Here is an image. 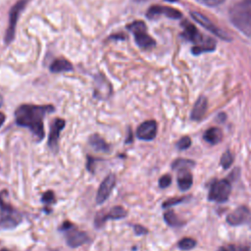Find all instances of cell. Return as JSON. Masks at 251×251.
<instances>
[{"label":"cell","instance_id":"obj_5","mask_svg":"<svg viewBox=\"0 0 251 251\" xmlns=\"http://www.w3.org/2000/svg\"><path fill=\"white\" fill-rule=\"evenodd\" d=\"M60 230L66 233L67 244L71 247H78L89 241V236L86 232L76 229V227L70 222H65Z\"/></svg>","mask_w":251,"mask_h":251},{"label":"cell","instance_id":"obj_17","mask_svg":"<svg viewBox=\"0 0 251 251\" xmlns=\"http://www.w3.org/2000/svg\"><path fill=\"white\" fill-rule=\"evenodd\" d=\"M89 144L94 150L98 152L107 153L110 151V145L98 134H92L89 137Z\"/></svg>","mask_w":251,"mask_h":251},{"label":"cell","instance_id":"obj_1","mask_svg":"<svg viewBox=\"0 0 251 251\" xmlns=\"http://www.w3.org/2000/svg\"><path fill=\"white\" fill-rule=\"evenodd\" d=\"M52 105H31L24 104L17 108L15 112L16 123L20 126L28 128L37 141L44 137V117L53 112Z\"/></svg>","mask_w":251,"mask_h":251},{"label":"cell","instance_id":"obj_25","mask_svg":"<svg viewBox=\"0 0 251 251\" xmlns=\"http://www.w3.org/2000/svg\"><path fill=\"white\" fill-rule=\"evenodd\" d=\"M171 182H172V177L169 175H165L159 179V185L161 188L168 187L171 184Z\"/></svg>","mask_w":251,"mask_h":251},{"label":"cell","instance_id":"obj_3","mask_svg":"<svg viewBox=\"0 0 251 251\" xmlns=\"http://www.w3.org/2000/svg\"><path fill=\"white\" fill-rule=\"evenodd\" d=\"M22 218L19 212L8 205L0 194V228H13L18 226Z\"/></svg>","mask_w":251,"mask_h":251},{"label":"cell","instance_id":"obj_10","mask_svg":"<svg viewBox=\"0 0 251 251\" xmlns=\"http://www.w3.org/2000/svg\"><path fill=\"white\" fill-rule=\"evenodd\" d=\"M226 222L231 226L251 223V213L246 207L240 206L226 217Z\"/></svg>","mask_w":251,"mask_h":251},{"label":"cell","instance_id":"obj_6","mask_svg":"<svg viewBox=\"0 0 251 251\" xmlns=\"http://www.w3.org/2000/svg\"><path fill=\"white\" fill-rule=\"evenodd\" d=\"M231 191V185L226 179H220L213 182L209 191V200L216 202H225L228 199Z\"/></svg>","mask_w":251,"mask_h":251},{"label":"cell","instance_id":"obj_12","mask_svg":"<svg viewBox=\"0 0 251 251\" xmlns=\"http://www.w3.org/2000/svg\"><path fill=\"white\" fill-rule=\"evenodd\" d=\"M126 210L121 207V206H115L113 207L108 213H106L103 216H97L95 219V226H101L102 225H104V223L108 220H118L121 218L126 217Z\"/></svg>","mask_w":251,"mask_h":251},{"label":"cell","instance_id":"obj_4","mask_svg":"<svg viewBox=\"0 0 251 251\" xmlns=\"http://www.w3.org/2000/svg\"><path fill=\"white\" fill-rule=\"evenodd\" d=\"M127 28L132 32L135 42L140 48L149 49L155 45L154 39L146 31V25L143 22H133L127 25Z\"/></svg>","mask_w":251,"mask_h":251},{"label":"cell","instance_id":"obj_22","mask_svg":"<svg viewBox=\"0 0 251 251\" xmlns=\"http://www.w3.org/2000/svg\"><path fill=\"white\" fill-rule=\"evenodd\" d=\"M232 161H233V158H232V155L230 154V152L226 151L221 158V165L224 169H227L232 164Z\"/></svg>","mask_w":251,"mask_h":251},{"label":"cell","instance_id":"obj_18","mask_svg":"<svg viewBox=\"0 0 251 251\" xmlns=\"http://www.w3.org/2000/svg\"><path fill=\"white\" fill-rule=\"evenodd\" d=\"M50 72L52 73H63L70 72L73 70V65L66 59H56L50 65Z\"/></svg>","mask_w":251,"mask_h":251},{"label":"cell","instance_id":"obj_26","mask_svg":"<svg viewBox=\"0 0 251 251\" xmlns=\"http://www.w3.org/2000/svg\"><path fill=\"white\" fill-rule=\"evenodd\" d=\"M54 200H55V196H54L53 191H47V192H45V193L43 194V196H42V201H43L44 203L50 204V203L54 202Z\"/></svg>","mask_w":251,"mask_h":251},{"label":"cell","instance_id":"obj_13","mask_svg":"<svg viewBox=\"0 0 251 251\" xmlns=\"http://www.w3.org/2000/svg\"><path fill=\"white\" fill-rule=\"evenodd\" d=\"M160 14H164L167 17L173 18V19H178L181 14L173 8L170 7H163V6H152L148 11H147V17L149 19L154 18L155 16H158Z\"/></svg>","mask_w":251,"mask_h":251},{"label":"cell","instance_id":"obj_31","mask_svg":"<svg viewBox=\"0 0 251 251\" xmlns=\"http://www.w3.org/2000/svg\"><path fill=\"white\" fill-rule=\"evenodd\" d=\"M219 251H227L226 249H225V248H220V250Z\"/></svg>","mask_w":251,"mask_h":251},{"label":"cell","instance_id":"obj_30","mask_svg":"<svg viewBox=\"0 0 251 251\" xmlns=\"http://www.w3.org/2000/svg\"><path fill=\"white\" fill-rule=\"evenodd\" d=\"M5 119H6L5 115H4L2 112H0V127H1V126H2V125L4 124V122H5Z\"/></svg>","mask_w":251,"mask_h":251},{"label":"cell","instance_id":"obj_27","mask_svg":"<svg viewBox=\"0 0 251 251\" xmlns=\"http://www.w3.org/2000/svg\"><path fill=\"white\" fill-rule=\"evenodd\" d=\"M199 2L208 5V6H217L221 3H223L225 0H198Z\"/></svg>","mask_w":251,"mask_h":251},{"label":"cell","instance_id":"obj_8","mask_svg":"<svg viewBox=\"0 0 251 251\" xmlns=\"http://www.w3.org/2000/svg\"><path fill=\"white\" fill-rule=\"evenodd\" d=\"M115 184H116V176L114 175H109L103 179L96 194V202L98 204H102L108 199L113 188L115 187Z\"/></svg>","mask_w":251,"mask_h":251},{"label":"cell","instance_id":"obj_19","mask_svg":"<svg viewBox=\"0 0 251 251\" xmlns=\"http://www.w3.org/2000/svg\"><path fill=\"white\" fill-rule=\"evenodd\" d=\"M223 137V133L222 130L218 127H210L206 130V132L203 135V138L205 141H207L208 143L214 145L219 143L222 140Z\"/></svg>","mask_w":251,"mask_h":251},{"label":"cell","instance_id":"obj_16","mask_svg":"<svg viewBox=\"0 0 251 251\" xmlns=\"http://www.w3.org/2000/svg\"><path fill=\"white\" fill-rule=\"evenodd\" d=\"M177 184L181 190H187L192 184V175L187 169H180L177 176Z\"/></svg>","mask_w":251,"mask_h":251},{"label":"cell","instance_id":"obj_29","mask_svg":"<svg viewBox=\"0 0 251 251\" xmlns=\"http://www.w3.org/2000/svg\"><path fill=\"white\" fill-rule=\"evenodd\" d=\"M134 230H135V232H136L137 234H143V233L146 232V229H145L143 226H139V225L134 226Z\"/></svg>","mask_w":251,"mask_h":251},{"label":"cell","instance_id":"obj_14","mask_svg":"<svg viewBox=\"0 0 251 251\" xmlns=\"http://www.w3.org/2000/svg\"><path fill=\"white\" fill-rule=\"evenodd\" d=\"M191 16H192V18H193L195 21H197L201 25H203L205 28H207V29L210 30L211 32L215 33L216 35H218V36H220V37L226 38V36L222 33V31H221L209 19H207L205 16H203V15H201L200 13H197V12H191Z\"/></svg>","mask_w":251,"mask_h":251},{"label":"cell","instance_id":"obj_21","mask_svg":"<svg viewBox=\"0 0 251 251\" xmlns=\"http://www.w3.org/2000/svg\"><path fill=\"white\" fill-rule=\"evenodd\" d=\"M196 245V241L189 237H184L178 242V247L181 250H189L192 249Z\"/></svg>","mask_w":251,"mask_h":251},{"label":"cell","instance_id":"obj_7","mask_svg":"<svg viewBox=\"0 0 251 251\" xmlns=\"http://www.w3.org/2000/svg\"><path fill=\"white\" fill-rule=\"evenodd\" d=\"M28 2V0H19L11 9L10 11V15H9V25L5 34V42L8 44L10 43L15 35V29H16V25L19 19V15L20 13L24 10V8L25 7L26 3Z\"/></svg>","mask_w":251,"mask_h":251},{"label":"cell","instance_id":"obj_2","mask_svg":"<svg viewBox=\"0 0 251 251\" xmlns=\"http://www.w3.org/2000/svg\"><path fill=\"white\" fill-rule=\"evenodd\" d=\"M229 19L240 32L251 37V0L235 3L229 11Z\"/></svg>","mask_w":251,"mask_h":251},{"label":"cell","instance_id":"obj_24","mask_svg":"<svg viewBox=\"0 0 251 251\" xmlns=\"http://www.w3.org/2000/svg\"><path fill=\"white\" fill-rule=\"evenodd\" d=\"M184 165L185 166H189V165H193V163L189 160H183V159H180V160H176L174 164H173V168L175 170H180V169H184Z\"/></svg>","mask_w":251,"mask_h":251},{"label":"cell","instance_id":"obj_11","mask_svg":"<svg viewBox=\"0 0 251 251\" xmlns=\"http://www.w3.org/2000/svg\"><path fill=\"white\" fill-rule=\"evenodd\" d=\"M157 133V124L155 121L143 122L136 130V135L142 140H152Z\"/></svg>","mask_w":251,"mask_h":251},{"label":"cell","instance_id":"obj_20","mask_svg":"<svg viewBox=\"0 0 251 251\" xmlns=\"http://www.w3.org/2000/svg\"><path fill=\"white\" fill-rule=\"evenodd\" d=\"M164 219L168 223V225L172 226H179L181 224V221L177 218V216L173 211H168L164 214Z\"/></svg>","mask_w":251,"mask_h":251},{"label":"cell","instance_id":"obj_23","mask_svg":"<svg viewBox=\"0 0 251 251\" xmlns=\"http://www.w3.org/2000/svg\"><path fill=\"white\" fill-rule=\"evenodd\" d=\"M191 144V140L188 136H183L181 139L178 140V142L176 143V146L178 149L180 150H184L186 148H188Z\"/></svg>","mask_w":251,"mask_h":251},{"label":"cell","instance_id":"obj_9","mask_svg":"<svg viewBox=\"0 0 251 251\" xmlns=\"http://www.w3.org/2000/svg\"><path fill=\"white\" fill-rule=\"evenodd\" d=\"M65 121L63 119H54L51 126H50V132H49V137H48V145L51 150L54 152H57L58 150V141H59V136L62 131V129L65 126Z\"/></svg>","mask_w":251,"mask_h":251},{"label":"cell","instance_id":"obj_28","mask_svg":"<svg viewBox=\"0 0 251 251\" xmlns=\"http://www.w3.org/2000/svg\"><path fill=\"white\" fill-rule=\"evenodd\" d=\"M183 200V198H177V199H170V200H168L166 203H164L163 204V206L164 207H170V206H172V205H175V204H176V203H179V202H181Z\"/></svg>","mask_w":251,"mask_h":251},{"label":"cell","instance_id":"obj_15","mask_svg":"<svg viewBox=\"0 0 251 251\" xmlns=\"http://www.w3.org/2000/svg\"><path fill=\"white\" fill-rule=\"evenodd\" d=\"M206 109H207V99L205 97H200L196 101V103L192 109L191 119L194 121H200L203 118V116L205 115Z\"/></svg>","mask_w":251,"mask_h":251},{"label":"cell","instance_id":"obj_32","mask_svg":"<svg viewBox=\"0 0 251 251\" xmlns=\"http://www.w3.org/2000/svg\"><path fill=\"white\" fill-rule=\"evenodd\" d=\"M0 251H9L8 249H6V248H2Z\"/></svg>","mask_w":251,"mask_h":251}]
</instances>
